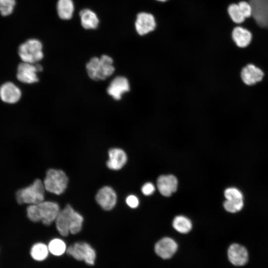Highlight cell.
<instances>
[{
	"label": "cell",
	"instance_id": "cell-1",
	"mask_svg": "<svg viewBox=\"0 0 268 268\" xmlns=\"http://www.w3.org/2000/svg\"><path fill=\"white\" fill-rule=\"evenodd\" d=\"M83 218L75 211L70 204H67L60 211L56 220V226L59 233L67 236L69 233L75 234L80 231Z\"/></svg>",
	"mask_w": 268,
	"mask_h": 268
},
{
	"label": "cell",
	"instance_id": "cell-2",
	"mask_svg": "<svg viewBox=\"0 0 268 268\" xmlns=\"http://www.w3.org/2000/svg\"><path fill=\"white\" fill-rule=\"evenodd\" d=\"M60 211V207L57 203L43 201L37 204L29 205L26 209V214L31 221H41L48 226L55 221Z\"/></svg>",
	"mask_w": 268,
	"mask_h": 268
},
{
	"label": "cell",
	"instance_id": "cell-3",
	"mask_svg": "<svg viewBox=\"0 0 268 268\" xmlns=\"http://www.w3.org/2000/svg\"><path fill=\"white\" fill-rule=\"evenodd\" d=\"M86 69L89 77L93 80H103L114 72L115 68L113 59L106 55L100 57H94L86 65Z\"/></svg>",
	"mask_w": 268,
	"mask_h": 268
},
{
	"label": "cell",
	"instance_id": "cell-4",
	"mask_svg": "<svg viewBox=\"0 0 268 268\" xmlns=\"http://www.w3.org/2000/svg\"><path fill=\"white\" fill-rule=\"evenodd\" d=\"M45 190L43 182L37 179L29 186L16 191V201L20 204L39 203L44 201Z\"/></svg>",
	"mask_w": 268,
	"mask_h": 268
},
{
	"label": "cell",
	"instance_id": "cell-5",
	"mask_svg": "<svg viewBox=\"0 0 268 268\" xmlns=\"http://www.w3.org/2000/svg\"><path fill=\"white\" fill-rule=\"evenodd\" d=\"M18 53L23 62L30 64H36L44 57L42 44L36 39H30L22 43Z\"/></svg>",
	"mask_w": 268,
	"mask_h": 268
},
{
	"label": "cell",
	"instance_id": "cell-6",
	"mask_svg": "<svg viewBox=\"0 0 268 268\" xmlns=\"http://www.w3.org/2000/svg\"><path fill=\"white\" fill-rule=\"evenodd\" d=\"M68 182V177L63 171L50 169L46 173L43 184L47 191L59 195L65 191Z\"/></svg>",
	"mask_w": 268,
	"mask_h": 268
},
{
	"label": "cell",
	"instance_id": "cell-7",
	"mask_svg": "<svg viewBox=\"0 0 268 268\" xmlns=\"http://www.w3.org/2000/svg\"><path fill=\"white\" fill-rule=\"evenodd\" d=\"M66 253L78 261H84L88 265H94L96 259L94 249L87 243L76 242L67 248Z\"/></svg>",
	"mask_w": 268,
	"mask_h": 268
},
{
	"label": "cell",
	"instance_id": "cell-8",
	"mask_svg": "<svg viewBox=\"0 0 268 268\" xmlns=\"http://www.w3.org/2000/svg\"><path fill=\"white\" fill-rule=\"evenodd\" d=\"M42 66L38 64L22 62L17 67L16 77L21 82L31 84L39 80L37 73L42 70Z\"/></svg>",
	"mask_w": 268,
	"mask_h": 268
},
{
	"label": "cell",
	"instance_id": "cell-9",
	"mask_svg": "<svg viewBox=\"0 0 268 268\" xmlns=\"http://www.w3.org/2000/svg\"><path fill=\"white\" fill-rule=\"evenodd\" d=\"M130 88L129 79L124 76L119 75L110 82L107 92L114 99L120 100L125 93L130 90Z\"/></svg>",
	"mask_w": 268,
	"mask_h": 268
},
{
	"label": "cell",
	"instance_id": "cell-10",
	"mask_svg": "<svg viewBox=\"0 0 268 268\" xmlns=\"http://www.w3.org/2000/svg\"><path fill=\"white\" fill-rule=\"evenodd\" d=\"M95 200L97 203L105 210H111L117 202V195L109 186H104L97 192Z\"/></svg>",
	"mask_w": 268,
	"mask_h": 268
},
{
	"label": "cell",
	"instance_id": "cell-11",
	"mask_svg": "<svg viewBox=\"0 0 268 268\" xmlns=\"http://www.w3.org/2000/svg\"><path fill=\"white\" fill-rule=\"evenodd\" d=\"M177 249V243L169 237L161 239L154 246L155 253L163 259L171 258L176 252Z\"/></svg>",
	"mask_w": 268,
	"mask_h": 268
},
{
	"label": "cell",
	"instance_id": "cell-12",
	"mask_svg": "<svg viewBox=\"0 0 268 268\" xmlns=\"http://www.w3.org/2000/svg\"><path fill=\"white\" fill-rule=\"evenodd\" d=\"M228 258L231 264L236 266L245 265L248 261V253L246 248L240 244H231L227 251Z\"/></svg>",
	"mask_w": 268,
	"mask_h": 268
},
{
	"label": "cell",
	"instance_id": "cell-13",
	"mask_svg": "<svg viewBox=\"0 0 268 268\" xmlns=\"http://www.w3.org/2000/svg\"><path fill=\"white\" fill-rule=\"evenodd\" d=\"M155 27L156 22L153 15L147 12H140L137 14L135 27L139 35H145L153 31Z\"/></svg>",
	"mask_w": 268,
	"mask_h": 268
},
{
	"label": "cell",
	"instance_id": "cell-14",
	"mask_svg": "<svg viewBox=\"0 0 268 268\" xmlns=\"http://www.w3.org/2000/svg\"><path fill=\"white\" fill-rule=\"evenodd\" d=\"M178 180L173 175H161L157 180V187L160 193L169 197L175 192L178 187Z\"/></svg>",
	"mask_w": 268,
	"mask_h": 268
},
{
	"label": "cell",
	"instance_id": "cell-15",
	"mask_svg": "<svg viewBox=\"0 0 268 268\" xmlns=\"http://www.w3.org/2000/svg\"><path fill=\"white\" fill-rule=\"evenodd\" d=\"M263 70L253 64H248L241 70V77L248 85H253L261 81L264 77Z\"/></svg>",
	"mask_w": 268,
	"mask_h": 268
},
{
	"label": "cell",
	"instance_id": "cell-16",
	"mask_svg": "<svg viewBox=\"0 0 268 268\" xmlns=\"http://www.w3.org/2000/svg\"><path fill=\"white\" fill-rule=\"evenodd\" d=\"M21 96L20 89L12 82H5L0 87V98L4 102L15 103L19 101Z\"/></svg>",
	"mask_w": 268,
	"mask_h": 268
},
{
	"label": "cell",
	"instance_id": "cell-17",
	"mask_svg": "<svg viewBox=\"0 0 268 268\" xmlns=\"http://www.w3.org/2000/svg\"><path fill=\"white\" fill-rule=\"evenodd\" d=\"M109 159L107 167L114 170L121 169L126 163L127 155L124 150L119 148H113L108 151Z\"/></svg>",
	"mask_w": 268,
	"mask_h": 268
},
{
	"label": "cell",
	"instance_id": "cell-18",
	"mask_svg": "<svg viewBox=\"0 0 268 268\" xmlns=\"http://www.w3.org/2000/svg\"><path fill=\"white\" fill-rule=\"evenodd\" d=\"M232 38L238 47L245 48L251 43L252 35L248 29L241 26H237L232 31Z\"/></svg>",
	"mask_w": 268,
	"mask_h": 268
},
{
	"label": "cell",
	"instance_id": "cell-19",
	"mask_svg": "<svg viewBox=\"0 0 268 268\" xmlns=\"http://www.w3.org/2000/svg\"><path fill=\"white\" fill-rule=\"evenodd\" d=\"M79 17L81 24L84 29H94L98 27L99 18L92 10L88 8L82 9L79 12Z\"/></svg>",
	"mask_w": 268,
	"mask_h": 268
},
{
	"label": "cell",
	"instance_id": "cell-20",
	"mask_svg": "<svg viewBox=\"0 0 268 268\" xmlns=\"http://www.w3.org/2000/svg\"><path fill=\"white\" fill-rule=\"evenodd\" d=\"M58 16L63 20H69L72 17L74 6L72 0H58L57 4Z\"/></svg>",
	"mask_w": 268,
	"mask_h": 268
},
{
	"label": "cell",
	"instance_id": "cell-21",
	"mask_svg": "<svg viewBox=\"0 0 268 268\" xmlns=\"http://www.w3.org/2000/svg\"><path fill=\"white\" fill-rule=\"evenodd\" d=\"M173 228L178 232L186 234L192 228V223L190 219L184 215H177L173 220Z\"/></svg>",
	"mask_w": 268,
	"mask_h": 268
},
{
	"label": "cell",
	"instance_id": "cell-22",
	"mask_svg": "<svg viewBox=\"0 0 268 268\" xmlns=\"http://www.w3.org/2000/svg\"><path fill=\"white\" fill-rule=\"evenodd\" d=\"M48 247L43 243L34 244L30 250V255L35 261H42L45 260L49 254Z\"/></svg>",
	"mask_w": 268,
	"mask_h": 268
},
{
	"label": "cell",
	"instance_id": "cell-23",
	"mask_svg": "<svg viewBox=\"0 0 268 268\" xmlns=\"http://www.w3.org/2000/svg\"><path fill=\"white\" fill-rule=\"evenodd\" d=\"M49 252L57 256H61L66 252L67 246L62 239L55 238L52 240L48 246Z\"/></svg>",
	"mask_w": 268,
	"mask_h": 268
},
{
	"label": "cell",
	"instance_id": "cell-24",
	"mask_svg": "<svg viewBox=\"0 0 268 268\" xmlns=\"http://www.w3.org/2000/svg\"><path fill=\"white\" fill-rule=\"evenodd\" d=\"M228 12L231 19L235 23L240 24L243 22L245 19L238 4H230L228 8Z\"/></svg>",
	"mask_w": 268,
	"mask_h": 268
},
{
	"label": "cell",
	"instance_id": "cell-25",
	"mask_svg": "<svg viewBox=\"0 0 268 268\" xmlns=\"http://www.w3.org/2000/svg\"><path fill=\"white\" fill-rule=\"evenodd\" d=\"M243 200H226L223 203L224 209L228 212L235 213L240 211L243 207Z\"/></svg>",
	"mask_w": 268,
	"mask_h": 268
},
{
	"label": "cell",
	"instance_id": "cell-26",
	"mask_svg": "<svg viewBox=\"0 0 268 268\" xmlns=\"http://www.w3.org/2000/svg\"><path fill=\"white\" fill-rule=\"evenodd\" d=\"M15 0H0V13L2 16H8L13 12Z\"/></svg>",
	"mask_w": 268,
	"mask_h": 268
},
{
	"label": "cell",
	"instance_id": "cell-27",
	"mask_svg": "<svg viewBox=\"0 0 268 268\" xmlns=\"http://www.w3.org/2000/svg\"><path fill=\"white\" fill-rule=\"evenodd\" d=\"M224 196L227 200H243V196L241 192L234 187H230L224 191Z\"/></svg>",
	"mask_w": 268,
	"mask_h": 268
},
{
	"label": "cell",
	"instance_id": "cell-28",
	"mask_svg": "<svg viewBox=\"0 0 268 268\" xmlns=\"http://www.w3.org/2000/svg\"><path fill=\"white\" fill-rule=\"evenodd\" d=\"M239 8L245 18H248L252 15V5L245 1H241L238 3Z\"/></svg>",
	"mask_w": 268,
	"mask_h": 268
},
{
	"label": "cell",
	"instance_id": "cell-29",
	"mask_svg": "<svg viewBox=\"0 0 268 268\" xmlns=\"http://www.w3.org/2000/svg\"><path fill=\"white\" fill-rule=\"evenodd\" d=\"M155 188L154 185L151 182L145 183L141 187V192L145 196L152 195L155 191Z\"/></svg>",
	"mask_w": 268,
	"mask_h": 268
},
{
	"label": "cell",
	"instance_id": "cell-30",
	"mask_svg": "<svg viewBox=\"0 0 268 268\" xmlns=\"http://www.w3.org/2000/svg\"><path fill=\"white\" fill-rule=\"evenodd\" d=\"M126 201L128 205L132 208L137 207L139 204V200L137 197L134 195H131L127 197Z\"/></svg>",
	"mask_w": 268,
	"mask_h": 268
},
{
	"label": "cell",
	"instance_id": "cell-31",
	"mask_svg": "<svg viewBox=\"0 0 268 268\" xmlns=\"http://www.w3.org/2000/svg\"><path fill=\"white\" fill-rule=\"evenodd\" d=\"M158 0V1H165L167 0Z\"/></svg>",
	"mask_w": 268,
	"mask_h": 268
}]
</instances>
